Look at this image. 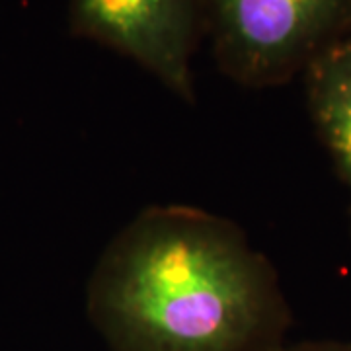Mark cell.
Here are the masks:
<instances>
[{"mask_svg":"<svg viewBox=\"0 0 351 351\" xmlns=\"http://www.w3.org/2000/svg\"><path fill=\"white\" fill-rule=\"evenodd\" d=\"M86 316L110 351H283L293 326L267 256L188 205L147 207L106 244Z\"/></svg>","mask_w":351,"mask_h":351,"instance_id":"6da1fadb","label":"cell"},{"mask_svg":"<svg viewBox=\"0 0 351 351\" xmlns=\"http://www.w3.org/2000/svg\"><path fill=\"white\" fill-rule=\"evenodd\" d=\"M350 0H205L221 71L250 88L277 86L341 32Z\"/></svg>","mask_w":351,"mask_h":351,"instance_id":"7a4b0ae2","label":"cell"},{"mask_svg":"<svg viewBox=\"0 0 351 351\" xmlns=\"http://www.w3.org/2000/svg\"><path fill=\"white\" fill-rule=\"evenodd\" d=\"M205 0H71V29L133 59L188 104Z\"/></svg>","mask_w":351,"mask_h":351,"instance_id":"3957f363","label":"cell"},{"mask_svg":"<svg viewBox=\"0 0 351 351\" xmlns=\"http://www.w3.org/2000/svg\"><path fill=\"white\" fill-rule=\"evenodd\" d=\"M314 129L350 193L351 217V27H343L304 69Z\"/></svg>","mask_w":351,"mask_h":351,"instance_id":"277c9868","label":"cell"},{"mask_svg":"<svg viewBox=\"0 0 351 351\" xmlns=\"http://www.w3.org/2000/svg\"><path fill=\"white\" fill-rule=\"evenodd\" d=\"M283 351H351V341L343 339H304L287 343Z\"/></svg>","mask_w":351,"mask_h":351,"instance_id":"5b68a950","label":"cell"},{"mask_svg":"<svg viewBox=\"0 0 351 351\" xmlns=\"http://www.w3.org/2000/svg\"><path fill=\"white\" fill-rule=\"evenodd\" d=\"M343 27H351V0L348 2V12H346V22H343ZM341 27V29H343Z\"/></svg>","mask_w":351,"mask_h":351,"instance_id":"8992f818","label":"cell"}]
</instances>
